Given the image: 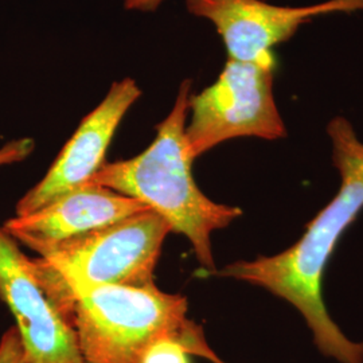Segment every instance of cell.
I'll return each instance as SVG.
<instances>
[{
  "label": "cell",
  "instance_id": "6da1fadb",
  "mask_svg": "<svg viewBox=\"0 0 363 363\" xmlns=\"http://www.w3.org/2000/svg\"><path fill=\"white\" fill-rule=\"evenodd\" d=\"M333 163L340 174L334 199L308 223L295 245L272 257L237 261L217 274L262 286L291 303L306 319L313 342L340 363H363V343L351 342L330 318L323 300L325 265L340 235L363 208V143L345 117L327 127Z\"/></svg>",
  "mask_w": 363,
  "mask_h": 363
},
{
  "label": "cell",
  "instance_id": "7a4b0ae2",
  "mask_svg": "<svg viewBox=\"0 0 363 363\" xmlns=\"http://www.w3.org/2000/svg\"><path fill=\"white\" fill-rule=\"evenodd\" d=\"M190 96L191 81L186 79L169 116L156 127L151 145L128 160L105 163L89 183L143 202L169 223L171 232L189 238L201 265L213 273L211 234L228 228L242 210L213 202L195 183V159L186 140Z\"/></svg>",
  "mask_w": 363,
  "mask_h": 363
},
{
  "label": "cell",
  "instance_id": "3957f363",
  "mask_svg": "<svg viewBox=\"0 0 363 363\" xmlns=\"http://www.w3.org/2000/svg\"><path fill=\"white\" fill-rule=\"evenodd\" d=\"M33 265L40 284L74 328L86 363H140L160 337L206 346L202 328L186 316L181 295L145 286H84L64 281Z\"/></svg>",
  "mask_w": 363,
  "mask_h": 363
},
{
  "label": "cell",
  "instance_id": "277c9868",
  "mask_svg": "<svg viewBox=\"0 0 363 363\" xmlns=\"http://www.w3.org/2000/svg\"><path fill=\"white\" fill-rule=\"evenodd\" d=\"M169 232V223L157 213L144 210L64 241L33 259L39 271L70 283L151 286Z\"/></svg>",
  "mask_w": 363,
  "mask_h": 363
},
{
  "label": "cell",
  "instance_id": "5b68a950",
  "mask_svg": "<svg viewBox=\"0 0 363 363\" xmlns=\"http://www.w3.org/2000/svg\"><path fill=\"white\" fill-rule=\"evenodd\" d=\"M274 66L228 60L213 85L190 96L186 140L194 159L230 139L286 138L273 96Z\"/></svg>",
  "mask_w": 363,
  "mask_h": 363
},
{
  "label": "cell",
  "instance_id": "8992f818",
  "mask_svg": "<svg viewBox=\"0 0 363 363\" xmlns=\"http://www.w3.org/2000/svg\"><path fill=\"white\" fill-rule=\"evenodd\" d=\"M0 298L16 320L26 363H86L74 328L40 284L33 259L0 226Z\"/></svg>",
  "mask_w": 363,
  "mask_h": 363
},
{
  "label": "cell",
  "instance_id": "52a82bcc",
  "mask_svg": "<svg viewBox=\"0 0 363 363\" xmlns=\"http://www.w3.org/2000/svg\"><path fill=\"white\" fill-rule=\"evenodd\" d=\"M189 13L214 23L229 60L276 65L273 48L286 42L312 16L363 10V0H328L306 7L264 0H186Z\"/></svg>",
  "mask_w": 363,
  "mask_h": 363
},
{
  "label": "cell",
  "instance_id": "ba28073f",
  "mask_svg": "<svg viewBox=\"0 0 363 363\" xmlns=\"http://www.w3.org/2000/svg\"><path fill=\"white\" fill-rule=\"evenodd\" d=\"M140 96L142 91L132 78L112 84L104 100L82 118L45 178L18 202L16 216L34 213L57 198L86 186L104 166L106 150L118 124Z\"/></svg>",
  "mask_w": 363,
  "mask_h": 363
},
{
  "label": "cell",
  "instance_id": "9c48e42d",
  "mask_svg": "<svg viewBox=\"0 0 363 363\" xmlns=\"http://www.w3.org/2000/svg\"><path fill=\"white\" fill-rule=\"evenodd\" d=\"M144 210L151 208L139 199L89 183L34 213L13 217L3 228L16 242L43 256L64 241Z\"/></svg>",
  "mask_w": 363,
  "mask_h": 363
},
{
  "label": "cell",
  "instance_id": "30bf717a",
  "mask_svg": "<svg viewBox=\"0 0 363 363\" xmlns=\"http://www.w3.org/2000/svg\"><path fill=\"white\" fill-rule=\"evenodd\" d=\"M191 354H198L213 362L222 363L208 349V345L201 346L175 337H160L155 340L144 351L140 363H191Z\"/></svg>",
  "mask_w": 363,
  "mask_h": 363
},
{
  "label": "cell",
  "instance_id": "8fae6325",
  "mask_svg": "<svg viewBox=\"0 0 363 363\" xmlns=\"http://www.w3.org/2000/svg\"><path fill=\"white\" fill-rule=\"evenodd\" d=\"M0 363H26L16 328H10L0 340Z\"/></svg>",
  "mask_w": 363,
  "mask_h": 363
},
{
  "label": "cell",
  "instance_id": "7c38bea8",
  "mask_svg": "<svg viewBox=\"0 0 363 363\" xmlns=\"http://www.w3.org/2000/svg\"><path fill=\"white\" fill-rule=\"evenodd\" d=\"M34 148V142L31 139L13 140L11 143L4 145L0 150V166L11 164L26 159Z\"/></svg>",
  "mask_w": 363,
  "mask_h": 363
},
{
  "label": "cell",
  "instance_id": "4fadbf2b",
  "mask_svg": "<svg viewBox=\"0 0 363 363\" xmlns=\"http://www.w3.org/2000/svg\"><path fill=\"white\" fill-rule=\"evenodd\" d=\"M163 0H124L127 10L138 11H155Z\"/></svg>",
  "mask_w": 363,
  "mask_h": 363
}]
</instances>
